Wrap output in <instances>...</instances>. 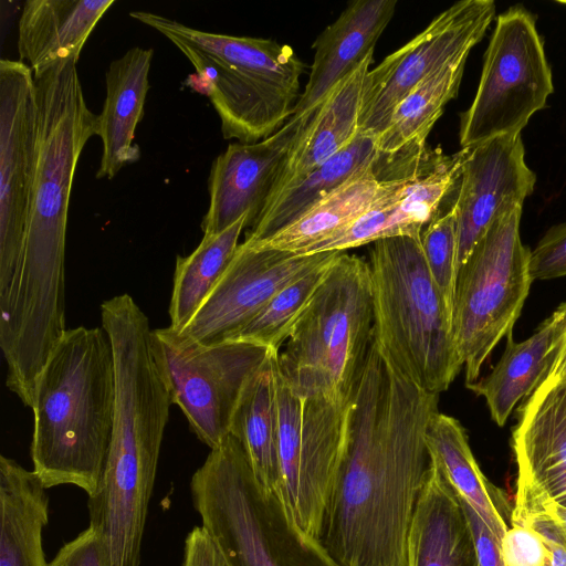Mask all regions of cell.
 <instances>
[{
  "label": "cell",
  "mask_w": 566,
  "mask_h": 566,
  "mask_svg": "<svg viewBox=\"0 0 566 566\" xmlns=\"http://www.w3.org/2000/svg\"><path fill=\"white\" fill-rule=\"evenodd\" d=\"M511 524H526L538 532L552 552V566H566L565 535L548 515L534 513Z\"/></svg>",
  "instance_id": "cell-39"
},
{
  "label": "cell",
  "mask_w": 566,
  "mask_h": 566,
  "mask_svg": "<svg viewBox=\"0 0 566 566\" xmlns=\"http://www.w3.org/2000/svg\"><path fill=\"white\" fill-rule=\"evenodd\" d=\"M373 62L374 54L343 78L314 112L285 158L264 209L283 190L338 154L358 135L366 78Z\"/></svg>",
  "instance_id": "cell-20"
},
{
  "label": "cell",
  "mask_w": 566,
  "mask_h": 566,
  "mask_svg": "<svg viewBox=\"0 0 566 566\" xmlns=\"http://www.w3.org/2000/svg\"><path fill=\"white\" fill-rule=\"evenodd\" d=\"M190 491L202 526L231 566H339L295 524L276 491L261 485L232 434L209 452Z\"/></svg>",
  "instance_id": "cell-6"
},
{
  "label": "cell",
  "mask_w": 566,
  "mask_h": 566,
  "mask_svg": "<svg viewBox=\"0 0 566 566\" xmlns=\"http://www.w3.org/2000/svg\"><path fill=\"white\" fill-rule=\"evenodd\" d=\"M153 55V49L135 46L114 60L106 71V97L97 115V136L102 140L97 179L114 178L124 166L140 157L134 139L144 116Z\"/></svg>",
  "instance_id": "cell-23"
},
{
  "label": "cell",
  "mask_w": 566,
  "mask_h": 566,
  "mask_svg": "<svg viewBox=\"0 0 566 566\" xmlns=\"http://www.w3.org/2000/svg\"><path fill=\"white\" fill-rule=\"evenodd\" d=\"M462 504L471 527L478 565L479 566H504L500 542L492 534L489 527L483 523L481 517L469 506L463 500Z\"/></svg>",
  "instance_id": "cell-38"
},
{
  "label": "cell",
  "mask_w": 566,
  "mask_h": 566,
  "mask_svg": "<svg viewBox=\"0 0 566 566\" xmlns=\"http://www.w3.org/2000/svg\"><path fill=\"white\" fill-rule=\"evenodd\" d=\"M76 63L67 57L33 73L36 160L14 312L39 325L65 317L70 198L82 150L97 135V115L86 104Z\"/></svg>",
  "instance_id": "cell-2"
},
{
  "label": "cell",
  "mask_w": 566,
  "mask_h": 566,
  "mask_svg": "<svg viewBox=\"0 0 566 566\" xmlns=\"http://www.w3.org/2000/svg\"><path fill=\"white\" fill-rule=\"evenodd\" d=\"M534 513L548 515L560 527L566 538V509L554 503H545L521 515L512 516L511 523L517 522Z\"/></svg>",
  "instance_id": "cell-40"
},
{
  "label": "cell",
  "mask_w": 566,
  "mask_h": 566,
  "mask_svg": "<svg viewBox=\"0 0 566 566\" xmlns=\"http://www.w3.org/2000/svg\"><path fill=\"white\" fill-rule=\"evenodd\" d=\"M492 0L455 2L403 46L386 56L366 78L359 133L378 137L398 104L424 78L463 56L484 38L495 19Z\"/></svg>",
  "instance_id": "cell-13"
},
{
  "label": "cell",
  "mask_w": 566,
  "mask_h": 566,
  "mask_svg": "<svg viewBox=\"0 0 566 566\" xmlns=\"http://www.w3.org/2000/svg\"><path fill=\"white\" fill-rule=\"evenodd\" d=\"M368 261L342 251L276 355L291 390L348 403L373 344Z\"/></svg>",
  "instance_id": "cell-7"
},
{
  "label": "cell",
  "mask_w": 566,
  "mask_h": 566,
  "mask_svg": "<svg viewBox=\"0 0 566 566\" xmlns=\"http://www.w3.org/2000/svg\"><path fill=\"white\" fill-rule=\"evenodd\" d=\"M557 2L560 3V4L566 6V0H558Z\"/></svg>",
  "instance_id": "cell-42"
},
{
  "label": "cell",
  "mask_w": 566,
  "mask_h": 566,
  "mask_svg": "<svg viewBox=\"0 0 566 566\" xmlns=\"http://www.w3.org/2000/svg\"><path fill=\"white\" fill-rule=\"evenodd\" d=\"M530 270L534 280L566 276V222L551 227L530 255Z\"/></svg>",
  "instance_id": "cell-35"
},
{
  "label": "cell",
  "mask_w": 566,
  "mask_h": 566,
  "mask_svg": "<svg viewBox=\"0 0 566 566\" xmlns=\"http://www.w3.org/2000/svg\"><path fill=\"white\" fill-rule=\"evenodd\" d=\"M547 378L558 382L566 384V340L560 352V355Z\"/></svg>",
  "instance_id": "cell-41"
},
{
  "label": "cell",
  "mask_w": 566,
  "mask_h": 566,
  "mask_svg": "<svg viewBox=\"0 0 566 566\" xmlns=\"http://www.w3.org/2000/svg\"><path fill=\"white\" fill-rule=\"evenodd\" d=\"M49 566H109V558L101 534L88 525L59 549Z\"/></svg>",
  "instance_id": "cell-36"
},
{
  "label": "cell",
  "mask_w": 566,
  "mask_h": 566,
  "mask_svg": "<svg viewBox=\"0 0 566 566\" xmlns=\"http://www.w3.org/2000/svg\"><path fill=\"white\" fill-rule=\"evenodd\" d=\"M384 161L382 157L379 165L344 182L273 237L245 243L302 254L307 248L353 223L389 191L397 176L405 170H392L380 178L386 168L382 167Z\"/></svg>",
  "instance_id": "cell-27"
},
{
  "label": "cell",
  "mask_w": 566,
  "mask_h": 566,
  "mask_svg": "<svg viewBox=\"0 0 566 566\" xmlns=\"http://www.w3.org/2000/svg\"><path fill=\"white\" fill-rule=\"evenodd\" d=\"M310 119L291 117L276 133L255 143H232L212 163L203 235L217 234L243 217L251 228L262 213L277 174Z\"/></svg>",
  "instance_id": "cell-16"
},
{
  "label": "cell",
  "mask_w": 566,
  "mask_h": 566,
  "mask_svg": "<svg viewBox=\"0 0 566 566\" xmlns=\"http://www.w3.org/2000/svg\"><path fill=\"white\" fill-rule=\"evenodd\" d=\"M536 175L525 161L520 135H501L465 148L454 207L458 224V265L467 260L500 207L523 201L535 188Z\"/></svg>",
  "instance_id": "cell-18"
},
{
  "label": "cell",
  "mask_w": 566,
  "mask_h": 566,
  "mask_svg": "<svg viewBox=\"0 0 566 566\" xmlns=\"http://www.w3.org/2000/svg\"><path fill=\"white\" fill-rule=\"evenodd\" d=\"M554 91L536 15L523 4L495 20L474 98L460 115L461 148L501 135H520Z\"/></svg>",
  "instance_id": "cell-10"
},
{
  "label": "cell",
  "mask_w": 566,
  "mask_h": 566,
  "mask_svg": "<svg viewBox=\"0 0 566 566\" xmlns=\"http://www.w3.org/2000/svg\"><path fill=\"white\" fill-rule=\"evenodd\" d=\"M272 354L247 384L232 417L230 434L242 444L261 485L276 491L279 467Z\"/></svg>",
  "instance_id": "cell-31"
},
{
  "label": "cell",
  "mask_w": 566,
  "mask_h": 566,
  "mask_svg": "<svg viewBox=\"0 0 566 566\" xmlns=\"http://www.w3.org/2000/svg\"><path fill=\"white\" fill-rule=\"evenodd\" d=\"M454 201L455 198L423 229L420 237L428 270L451 315L459 271Z\"/></svg>",
  "instance_id": "cell-33"
},
{
  "label": "cell",
  "mask_w": 566,
  "mask_h": 566,
  "mask_svg": "<svg viewBox=\"0 0 566 566\" xmlns=\"http://www.w3.org/2000/svg\"><path fill=\"white\" fill-rule=\"evenodd\" d=\"M465 148L444 156L431 151L395 179L389 191L349 226L307 248L302 254L346 251L380 239L420 237L457 193Z\"/></svg>",
  "instance_id": "cell-15"
},
{
  "label": "cell",
  "mask_w": 566,
  "mask_h": 566,
  "mask_svg": "<svg viewBox=\"0 0 566 566\" xmlns=\"http://www.w3.org/2000/svg\"><path fill=\"white\" fill-rule=\"evenodd\" d=\"M129 15L163 34L189 60L220 118L224 139L260 142L293 116L306 65L291 46L201 31L154 12Z\"/></svg>",
  "instance_id": "cell-4"
},
{
  "label": "cell",
  "mask_w": 566,
  "mask_h": 566,
  "mask_svg": "<svg viewBox=\"0 0 566 566\" xmlns=\"http://www.w3.org/2000/svg\"><path fill=\"white\" fill-rule=\"evenodd\" d=\"M438 402L439 395L405 378L371 344L319 538L339 566H408V533L431 463L426 432Z\"/></svg>",
  "instance_id": "cell-1"
},
{
  "label": "cell",
  "mask_w": 566,
  "mask_h": 566,
  "mask_svg": "<svg viewBox=\"0 0 566 566\" xmlns=\"http://www.w3.org/2000/svg\"><path fill=\"white\" fill-rule=\"evenodd\" d=\"M150 347L172 405L197 438L216 449L230 434L240 397L271 350L241 340L203 345L169 326L151 329Z\"/></svg>",
  "instance_id": "cell-11"
},
{
  "label": "cell",
  "mask_w": 566,
  "mask_h": 566,
  "mask_svg": "<svg viewBox=\"0 0 566 566\" xmlns=\"http://www.w3.org/2000/svg\"><path fill=\"white\" fill-rule=\"evenodd\" d=\"M338 253L280 290L230 340L248 342L280 352Z\"/></svg>",
  "instance_id": "cell-32"
},
{
  "label": "cell",
  "mask_w": 566,
  "mask_h": 566,
  "mask_svg": "<svg viewBox=\"0 0 566 566\" xmlns=\"http://www.w3.org/2000/svg\"><path fill=\"white\" fill-rule=\"evenodd\" d=\"M338 252L296 254L240 243L227 271L180 333L203 345L230 340L280 290Z\"/></svg>",
  "instance_id": "cell-14"
},
{
  "label": "cell",
  "mask_w": 566,
  "mask_h": 566,
  "mask_svg": "<svg viewBox=\"0 0 566 566\" xmlns=\"http://www.w3.org/2000/svg\"><path fill=\"white\" fill-rule=\"evenodd\" d=\"M247 219L241 218L220 233L203 235L190 254L177 256L169 327L182 332L207 301L231 263Z\"/></svg>",
  "instance_id": "cell-30"
},
{
  "label": "cell",
  "mask_w": 566,
  "mask_h": 566,
  "mask_svg": "<svg viewBox=\"0 0 566 566\" xmlns=\"http://www.w3.org/2000/svg\"><path fill=\"white\" fill-rule=\"evenodd\" d=\"M273 352L276 493L295 524L319 541L324 516L344 461L349 403L294 394L282 378Z\"/></svg>",
  "instance_id": "cell-9"
},
{
  "label": "cell",
  "mask_w": 566,
  "mask_h": 566,
  "mask_svg": "<svg viewBox=\"0 0 566 566\" xmlns=\"http://www.w3.org/2000/svg\"><path fill=\"white\" fill-rule=\"evenodd\" d=\"M36 160L32 70L0 61V323L12 312L22 265Z\"/></svg>",
  "instance_id": "cell-12"
},
{
  "label": "cell",
  "mask_w": 566,
  "mask_h": 566,
  "mask_svg": "<svg viewBox=\"0 0 566 566\" xmlns=\"http://www.w3.org/2000/svg\"><path fill=\"white\" fill-rule=\"evenodd\" d=\"M517 490L512 516L545 503L566 509V384L546 378L518 408L512 432Z\"/></svg>",
  "instance_id": "cell-17"
},
{
  "label": "cell",
  "mask_w": 566,
  "mask_h": 566,
  "mask_svg": "<svg viewBox=\"0 0 566 566\" xmlns=\"http://www.w3.org/2000/svg\"><path fill=\"white\" fill-rule=\"evenodd\" d=\"M523 201L510 199L458 271L453 338L465 385L479 379L494 347L513 333L533 282L531 250L521 239Z\"/></svg>",
  "instance_id": "cell-8"
},
{
  "label": "cell",
  "mask_w": 566,
  "mask_h": 566,
  "mask_svg": "<svg viewBox=\"0 0 566 566\" xmlns=\"http://www.w3.org/2000/svg\"><path fill=\"white\" fill-rule=\"evenodd\" d=\"M49 521L46 489L33 471L0 457V566H49L43 530Z\"/></svg>",
  "instance_id": "cell-25"
},
{
  "label": "cell",
  "mask_w": 566,
  "mask_h": 566,
  "mask_svg": "<svg viewBox=\"0 0 566 566\" xmlns=\"http://www.w3.org/2000/svg\"><path fill=\"white\" fill-rule=\"evenodd\" d=\"M408 566H479L462 501L431 460L407 538Z\"/></svg>",
  "instance_id": "cell-21"
},
{
  "label": "cell",
  "mask_w": 566,
  "mask_h": 566,
  "mask_svg": "<svg viewBox=\"0 0 566 566\" xmlns=\"http://www.w3.org/2000/svg\"><path fill=\"white\" fill-rule=\"evenodd\" d=\"M373 135L361 134L302 180L283 190L245 232L244 242L264 241L286 228L344 182L382 160Z\"/></svg>",
  "instance_id": "cell-28"
},
{
  "label": "cell",
  "mask_w": 566,
  "mask_h": 566,
  "mask_svg": "<svg viewBox=\"0 0 566 566\" xmlns=\"http://www.w3.org/2000/svg\"><path fill=\"white\" fill-rule=\"evenodd\" d=\"M420 237L373 243L368 261L373 343L405 378L440 395L463 363L453 338L452 315L430 275Z\"/></svg>",
  "instance_id": "cell-5"
},
{
  "label": "cell",
  "mask_w": 566,
  "mask_h": 566,
  "mask_svg": "<svg viewBox=\"0 0 566 566\" xmlns=\"http://www.w3.org/2000/svg\"><path fill=\"white\" fill-rule=\"evenodd\" d=\"M115 406L112 344L103 327L66 329L36 381L30 447L45 489L72 484L88 496L106 465Z\"/></svg>",
  "instance_id": "cell-3"
},
{
  "label": "cell",
  "mask_w": 566,
  "mask_h": 566,
  "mask_svg": "<svg viewBox=\"0 0 566 566\" xmlns=\"http://www.w3.org/2000/svg\"><path fill=\"white\" fill-rule=\"evenodd\" d=\"M566 340V302L548 316L533 335L514 342L507 335L505 349L484 378L467 387L485 399L492 419L504 426L514 407L530 397L549 376Z\"/></svg>",
  "instance_id": "cell-22"
},
{
  "label": "cell",
  "mask_w": 566,
  "mask_h": 566,
  "mask_svg": "<svg viewBox=\"0 0 566 566\" xmlns=\"http://www.w3.org/2000/svg\"><path fill=\"white\" fill-rule=\"evenodd\" d=\"M397 0H354L313 43L308 81L292 117L311 119L328 93L369 55L396 11Z\"/></svg>",
  "instance_id": "cell-19"
},
{
  "label": "cell",
  "mask_w": 566,
  "mask_h": 566,
  "mask_svg": "<svg viewBox=\"0 0 566 566\" xmlns=\"http://www.w3.org/2000/svg\"><path fill=\"white\" fill-rule=\"evenodd\" d=\"M114 0H28L19 20L20 61L33 73L81 51Z\"/></svg>",
  "instance_id": "cell-24"
},
{
  "label": "cell",
  "mask_w": 566,
  "mask_h": 566,
  "mask_svg": "<svg viewBox=\"0 0 566 566\" xmlns=\"http://www.w3.org/2000/svg\"><path fill=\"white\" fill-rule=\"evenodd\" d=\"M500 548L504 566H552L544 537L526 524H510Z\"/></svg>",
  "instance_id": "cell-34"
},
{
  "label": "cell",
  "mask_w": 566,
  "mask_h": 566,
  "mask_svg": "<svg viewBox=\"0 0 566 566\" xmlns=\"http://www.w3.org/2000/svg\"><path fill=\"white\" fill-rule=\"evenodd\" d=\"M468 56L460 57L416 86L396 107L387 128L377 138L381 155L418 154L447 104L457 97Z\"/></svg>",
  "instance_id": "cell-29"
},
{
  "label": "cell",
  "mask_w": 566,
  "mask_h": 566,
  "mask_svg": "<svg viewBox=\"0 0 566 566\" xmlns=\"http://www.w3.org/2000/svg\"><path fill=\"white\" fill-rule=\"evenodd\" d=\"M426 442L431 460L501 544L510 527L513 509L502 490L483 475L462 424L437 411L428 424Z\"/></svg>",
  "instance_id": "cell-26"
},
{
  "label": "cell",
  "mask_w": 566,
  "mask_h": 566,
  "mask_svg": "<svg viewBox=\"0 0 566 566\" xmlns=\"http://www.w3.org/2000/svg\"><path fill=\"white\" fill-rule=\"evenodd\" d=\"M182 566H231L227 556L203 526L186 536Z\"/></svg>",
  "instance_id": "cell-37"
}]
</instances>
